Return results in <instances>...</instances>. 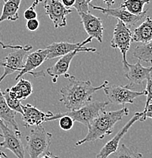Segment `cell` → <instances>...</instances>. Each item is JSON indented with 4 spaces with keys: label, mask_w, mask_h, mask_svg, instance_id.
Here are the masks:
<instances>
[{
    "label": "cell",
    "mask_w": 152,
    "mask_h": 158,
    "mask_svg": "<svg viewBox=\"0 0 152 158\" xmlns=\"http://www.w3.org/2000/svg\"><path fill=\"white\" fill-rule=\"evenodd\" d=\"M68 79L69 83L59 90L61 95L59 101L63 103L69 111L78 110L90 103L92 95L107 87L109 83L107 81H104L101 85L95 87L90 81L77 80L73 75Z\"/></svg>",
    "instance_id": "obj_1"
},
{
    "label": "cell",
    "mask_w": 152,
    "mask_h": 158,
    "mask_svg": "<svg viewBox=\"0 0 152 158\" xmlns=\"http://www.w3.org/2000/svg\"><path fill=\"white\" fill-rule=\"evenodd\" d=\"M130 110L127 107H123L115 111L103 110L87 126L88 132L84 138L76 141V146H80L87 142H93L103 139L106 135L113 133V128L118 122L121 121L123 116H127Z\"/></svg>",
    "instance_id": "obj_2"
},
{
    "label": "cell",
    "mask_w": 152,
    "mask_h": 158,
    "mask_svg": "<svg viewBox=\"0 0 152 158\" xmlns=\"http://www.w3.org/2000/svg\"><path fill=\"white\" fill-rule=\"evenodd\" d=\"M108 104H110L108 101H95L88 103L78 110L54 114L47 119V122L58 119V118L61 116H68L74 122H77L88 126L95 118L99 116V113L103 110H105L106 106Z\"/></svg>",
    "instance_id": "obj_3"
},
{
    "label": "cell",
    "mask_w": 152,
    "mask_h": 158,
    "mask_svg": "<svg viewBox=\"0 0 152 158\" xmlns=\"http://www.w3.org/2000/svg\"><path fill=\"white\" fill-rule=\"evenodd\" d=\"M52 135L41 125L34 126L26 138L27 150L30 158H40L49 151Z\"/></svg>",
    "instance_id": "obj_4"
},
{
    "label": "cell",
    "mask_w": 152,
    "mask_h": 158,
    "mask_svg": "<svg viewBox=\"0 0 152 158\" xmlns=\"http://www.w3.org/2000/svg\"><path fill=\"white\" fill-rule=\"evenodd\" d=\"M132 35L131 30L127 27L121 21L117 20L113 33V37L111 40V47L113 49H118L121 52L124 70L127 69V65L129 63L127 59V54L132 42Z\"/></svg>",
    "instance_id": "obj_5"
},
{
    "label": "cell",
    "mask_w": 152,
    "mask_h": 158,
    "mask_svg": "<svg viewBox=\"0 0 152 158\" xmlns=\"http://www.w3.org/2000/svg\"><path fill=\"white\" fill-rule=\"evenodd\" d=\"M0 129L4 138L0 142V147L11 151L18 158H25V149L21 140V131L9 128L7 123L2 119H0Z\"/></svg>",
    "instance_id": "obj_6"
},
{
    "label": "cell",
    "mask_w": 152,
    "mask_h": 158,
    "mask_svg": "<svg viewBox=\"0 0 152 158\" xmlns=\"http://www.w3.org/2000/svg\"><path fill=\"white\" fill-rule=\"evenodd\" d=\"M103 90L104 94L108 99V102L112 104H133L135 99L140 96L146 95L145 90L143 91H133L131 89H128L125 86L120 85H107Z\"/></svg>",
    "instance_id": "obj_7"
},
{
    "label": "cell",
    "mask_w": 152,
    "mask_h": 158,
    "mask_svg": "<svg viewBox=\"0 0 152 158\" xmlns=\"http://www.w3.org/2000/svg\"><path fill=\"white\" fill-rule=\"evenodd\" d=\"M80 52H96L95 48L92 47H86L75 50L73 52H70L67 55L63 56L58 59L55 65H52L46 69V73L52 77V81L53 83H56L57 80L60 76H64L66 78H69L71 75L68 74L70 65H71V61L74 58L75 56Z\"/></svg>",
    "instance_id": "obj_8"
},
{
    "label": "cell",
    "mask_w": 152,
    "mask_h": 158,
    "mask_svg": "<svg viewBox=\"0 0 152 158\" xmlns=\"http://www.w3.org/2000/svg\"><path fill=\"white\" fill-rule=\"evenodd\" d=\"M31 49H33L31 46L26 45L24 48L14 49L8 54L7 56L4 59V72L0 77V83L8 75H11L15 72H20L22 70L25 62L26 56Z\"/></svg>",
    "instance_id": "obj_9"
},
{
    "label": "cell",
    "mask_w": 152,
    "mask_h": 158,
    "mask_svg": "<svg viewBox=\"0 0 152 158\" xmlns=\"http://www.w3.org/2000/svg\"><path fill=\"white\" fill-rule=\"evenodd\" d=\"M45 15L49 16L55 28L67 25V15L73 11L65 7L59 0H44Z\"/></svg>",
    "instance_id": "obj_10"
},
{
    "label": "cell",
    "mask_w": 152,
    "mask_h": 158,
    "mask_svg": "<svg viewBox=\"0 0 152 158\" xmlns=\"http://www.w3.org/2000/svg\"><path fill=\"white\" fill-rule=\"evenodd\" d=\"M48 50L46 49H37V50L33 51L30 52L27 56V59H25L24 67L22 70L18 73V75L15 77V81H18L19 79L22 78L23 75L25 74H30L35 78L38 77H44L45 74L43 72H34L36 69L40 67L45 60H47V56H48Z\"/></svg>",
    "instance_id": "obj_11"
},
{
    "label": "cell",
    "mask_w": 152,
    "mask_h": 158,
    "mask_svg": "<svg viewBox=\"0 0 152 158\" xmlns=\"http://www.w3.org/2000/svg\"><path fill=\"white\" fill-rule=\"evenodd\" d=\"M124 72V76L129 81V83L124 86L128 89H131L151 78L152 65L150 67H144L138 60L135 64L128 63L127 69Z\"/></svg>",
    "instance_id": "obj_12"
},
{
    "label": "cell",
    "mask_w": 152,
    "mask_h": 158,
    "mask_svg": "<svg viewBox=\"0 0 152 158\" xmlns=\"http://www.w3.org/2000/svg\"><path fill=\"white\" fill-rule=\"evenodd\" d=\"M142 115H143L142 112L135 113L134 116L131 118V119L116 134V135L103 146V148H101L100 151L96 155V158H108L109 156L114 154L118 149L119 143H120V140L127 134V131L132 127V125L142 118Z\"/></svg>",
    "instance_id": "obj_13"
},
{
    "label": "cell",
    "mask_w": 152,
    "mask_h": 158,
    "mask_svg": "<svg viewBox=\"0 0 152 158\" xmlns=\"http://www.w3.org/2000/svg\"><path fill=\"white\" fill-rule=\"evenodd\" d=\"M89 6H91L93 9L100 11L102 14L105 15L111 16V17L116 18L117 20L121 21L130 29L133 26H135L140 21H142V19H145L147 11H148V10H145L142 15H134L131 13L128 12L127 10L123 9L120 6L119 8H115V9H111H111H107V8L105 9V8H102L101 6H96L92 4H89Z\"/></svg>",
    "instance_id": "obj_14"
},
{
    "label": "cell",
    "mask_w": 152,
    "mask_h": 158,
    "mask_svg": "<svg viewBox=\"0 0 152 158\" xmlns=\"http://www.w3.org/2000/svg\"><path fill=\"white\" fill-rule=\"evenodd\" d=\"M92 38L90 37H88L83 42L80 43H68V42H55L52 44L49 45L46 47L48 50V56L47 60L53 59L58 57H61L63 56L67 55L70 52H73L77 49H82L85 47L86 44L91 43Z\"/></svg>",
    "instance_id": "obj_15"
},
{
    "label": "cell",
    "mask_w": 152,
    "mask_h": 158,
    "mask_svg": "<svg viewBox=\"0 0 152 158\" xmlns=\"http://www.w3.org/2000/svg\"><path fill=\"white\" fill-rule=\"evenodd\" d=\"M22 110L24 113L21 116V118L24 121L25 127L41 126L43 123L47 122L49 118L54 115L52 112H48L47 113H43L30 103L22 105Z\"/></svg>",
    "instance_id": "obj_16"
},
{
    "label": "cell",
    "mask_w": 152,
    "mask_h": 158,
    "mask_svg": "<svg viewBox=\"0 0 152 158\" xmlns=\"http://www.w3.org/2000/svg\"><path fill=\"white\" fill-rule=\"evenodd\" d=\"M81 18V22L86 34L92 38L97 40L99 43L103 41V27L102 21L99 18L93 15L91 13H79Z\"/></svg>",
    "instance_id": "obj_17"
},
{
    "label": "cell",
    "mask_w": 152,
    "mask_h": 158,
    "mask_svg": "<svg viewBox=\"0 0 152 158\" xmlns=\"http://www.w3.org/2000/svg\"><path fill=\"white\" fill-rule=\"evenodd\" d=\"M6 91L12 99L21 101L30 97L33 91V89L30 81L21 78L15 85L10 88H7Z\"/></svg>",
    "instance_id": "obj_18"
},
{
    "label": "cell",
    "mask_w": 152,
    "mask_h": 158,
    "mask_svg": "<svg viewBox=\"0 0 152 158\" xmlns=\"http://www.w3.org/2000/svg\"><path fill=\"white\" fill-rule=\"evenodd\" d=\"M132 42L148 44L152 42V19L147 17L138 27L135 28L132 35Z\"/></svg>",
    "instance_id": "obj_19"
},
{
    "label": "cell",
    "mask_w": 152,
    "mask_h": 158,
    "mask_svg": "<svg viewBox=\"0 0 152 158\" xmlns=\"http://www.w3.org/2000/svg\"><path fill=\"white\" fill-rule=\"evenodd\" d=\"M22 0H4L0 23L4 21H14L19 19L18 10Z\"/></svg>",
    "instance_id": "obj_20"
},
{
    "label": "cell",
    "mask_w": 152,
    "mask_h": 158,
    "mask_svg": "<svg viewBox=\"0 0 152 158\" xmlns=\"http://www.w3.org/2000/svg\"><path fill=\"white\" fill-rule=\"evenodd\" d=\"M16 112L10 109L8 106L6 100L3 96L2 91L0 89V119L6 123L10 124L12 128L15 131H20L17 122L15 120Z\"/></svg>",
    "instance_id": "obj_21"
},
{
    "label": "cell",
    "mask_w": 152,
    "mask_h": 158,
    "mask_svg": "<svg viewBox=\"0 0 152 158\" xmlns=\"http://www.w3.org/2000/svg\"><path fill=\"white\" fill-rule=\"evenodd\" d=\"M149 2L150 0H123L120 7L134 15H139L144 12L143 8L145 5Z\"/></svg>",
    "instance_id": "obj_22"
},
{
    "label": "cell",
    "mask_w": 152,
    "mask_h": 158,
    "mask_svg": "<svg viewBox=\"0 0 152 158\" xmlns=\"http://www.w3.org/2000/svg\"><path fill=\"white\" fill-rule=\"evenodd\" d=\"M133 56L139 61L152 63V42L142 44L135 47Z\"/></svg>",
    "instance_id": "obj_23"
},
{
    "label": "cell",
    "mask_w": 152,
    "mask_h": 158,
    "mask_svg": "<svg viewBox=\"0 0 152 158\" xmlns=\"http://www.w3.org/2000/svg\"><path fill=\"white\" fill-rule=\"evenodd\" d=\"M108 158H142V154L127 147L125 144H122Z\"/></svg>",
    "instance_id": "obj_24"
},
{
    "label": "cell",
    "mask_w": 152,
    "mask_h": 158,
    "mask_svg": "<svg viewBox=\"0 0 152 158\" xmlns=\"http://www.w3.org/2000/svg\"><path fill=\"white\" fill-rule=\"evenodd\" d=\"M2 94L5 99H6L8 106H9L11 110H14V112H16V113H21V116H22L24 112H23L22 105H21L20 100L12 99L9 94H8V93L6 91L2 92Z\"/></svg>",
    "instance_id": "obj_25"
},
{
    "label": "cell",
    "mask_w": 152,
    "mask_h": 158,
    "mask_svg": "<svg viewBox=\"0 0 152 158\" xmlns=\"http://www.w3.org/2000/svg\"><path fill=\"white\" fill-rule=\"evenodd\" d=\"M40 0H34L32 5L24 12V17L27 21L30 19H35L37 18V13L36 11V7L40 2Z\"/></svg>",
    "instance_id": "obj_26"
},
{
    "label": "cell",
    "mask_w": 152,
    "mask_h": 158,
    "mask_svg": "<svg viewBox=\"0 0 152 158\" xmlns=\"http://www.w3.org/2000/svg\"><path fill=\"white\" fill-rule=\"evenodd\" d=\"M59 126L64 131H69L73 126L74 121L68 116H61L58 118Z\"/></svg>",
    "instance_id": "obj_27"
},
{
    "label": "cell",
    "mask_w": 152,
    "mask_h": 158,
    "mask_svg": "<svg viewBox=\"0 0 152 158\" xmlns=\"http://www.w3.org/2000/svg\"><path fill=\"white\" fill-rule=\"evenodd\" d=\"M73 8L78 11V13H90L89 5L88 4L86 0H76Z\"/></svg>",
    "instance_id": "obj_28"
},
{
    "label": "cell",
    "mask_w": 152,
    "mask_h": 158,
    "mask_svg": "<svg viewBox=\"0 0 152 158\" xmlns=\"http://www.w3.org/2000/svg\"><path fill=\"white\" fill-rule=\"evenodd\" d=\"M145 92H146V103H145V106L146 107L148 105L149 102L152 100V78L148 79L146 81V87L145 89Z\"/></svg>",
    "instance_id": "obj_29"
},
{
    "label": "cell",
    "mask_w": 152,
    "mask_h": 158,
    "mask_svg": "<svg viewBox=\"0 0 152 158\" xmlns=\"http://www.w3.org/2000/svg\"><path fill=\"white\" fill-rule=\"evenodd\" d=\"M142 113H143V115L139 119L140 122H145L147 119V118H152V100L149 102L148 106L144 109Z\"/></svg>",
    "instance_id": "obj_30"
},
{
    "label": "cell",
    "mask_w": 152,
    "mask_h": 158,
    "mask_svg": "<svg viewBox=\"0 0 152 158\" xmlns=\"http://www.w3.org/2000/svg\"><path fill=\"white\" fill-rule=\"evenodd\" d=\"M26 27L28 31H35L40 27V21L37 19L28 20L27 21V24H26Z\"/></svg>",
    "instance_id": "obj_31"
},
{
    "label": "cell",
    "mask_w": 152,
    "mask_h": 158,
    "mask_svg": "<svg viewBox=\"0 0 152 158\" xmlns=\"http://www.w3.org/2000/svg\"><path fill=\"white\" fill-rule=\"evenodd\" d=\"M0 46L2 47V49H22L24 48V47L21 45H6L4 44V43L2 42L0 40Z\"/></svg>",
    "instance_id": "obj_32"
},
{
    "label": "cell",
    "mask_w": 152,
    "mask_h": 158,
    "mask_svg": "<svg viewBox=\"0 0 152 158\" xmlns=\"http://www.w3.org/2000/svg\"><path fill=\"white\" fill-rule=\"evenodd\" d=\"M61 2L65 7L68 8V9H71L72 7L73 8L76 0H61Z\"/></svg>",
    "instance_id": "obj_33"
},
{
    "label": "cell",
    "mask_w": 152,
    "mask_h": 158,
    "mask_svg": "<svg viewBox=\"0 0 152 158\" xmlns=\"http://www.w3.org/2000/svg\"><path fill=\"white\" fill-rule=\"evenodd\" d=\"M104 2V4L107 6V9H111V7L114 4L115 2V0H102Z\"/></svg>",
    "instance_id": "obj_34"
},
{
    "label": "cell",
    "mask_w": 152,
    "mask_h": 158,
    "mask_svg": "<svg viewBox=\"0 0 152 158\" xmlns=\"http://www.w3.org/2000/svg\"><path fill=\"white\" fill-rule=\"evenodd\" d=\"M40 158H59V157H58V156H56V155H55V154H52V153L49 151L48 153H46L45 154H44L43 156H42V157H40Z\"/></svg>",
    "instance_id": "obj_35"
},
{
    "label": "cell",
    "mask_w": 152,
    "mask_h": 158,
    "mask_svg": "<svg viewBox=\"0 0 152 158\" xmlns=\"http://www.w3.org/2000/svg\"><path fill=\"white\" fill-rule=\"evenodd\" d=\"M0 157H5V158H7V155H6V154H5L3 151H0Z\"/></svg>",
    "instance_id": "obj_36"
},
{
    "label": "cell",
    "mask_w": 152,
    "mask_h": 158,
    "mask_svg": "<svg viewBox=\"0 0 152 158\" xmlns=\"http://www.w3.org/2000/svg\"><path fill=\"white\" fill-rule=\"evenodd\" d=\"M4 65H5L4 59H0V67H4Z\"/></svg>",
    "instance_id": "obj_37"
},
{
    "label": "cell",
    "mask_w": 152,
    "mask_h": 158,
    "mask_svg": "<svg viewBox=\"0 0 152 158\" xmlns=\"http://www.w3.org/2000/svg\"><path fill=\"white\" fill-rule=\"evenodd\" d=\"M92 1V0H86V2H87V3H88V4H90V2H91Z\"/></svg>",
    "instance_id": "obj_38"
},
{
    "label": "cell",
    "mask_w": 152,
    "mask_h": 158,
    "mask_svg": "<svg viewBox=\"0 0 152 158\" xmlns=\"http://www.w3.org/2000/svg\"><path fill=\"white\" fill-rule=\"evenodd\" d=\"M0 137H1V138H3V135H2V134H1V133H0Z\"/></svg>",
    "instance_id": "obj_39"
},
{
    "label": "cell",
    "mask_w": 152,
    "mask_h": 158,
    "mask_svg": "<svg viewBox=\"0 0 152 158\" xmlns=\"http://www.w3.org/2000/svg\"><path fill=\"white\" fill-rule=\"evenodd\" d=\"M40 1H41V2H42V1H43V0H40Z\"/></svg>",
    "instance_id": "obj_40"
},
{
    "label": "cell",
    "mask_w": 152,
    "mask_h": 158,
    "mask_svg": "<svg viewBox=\"0 0 152 158\" xmlns=\"http://www.w3.org/2000/svg\"><path fill=\"white\" fill-rule=\"evenodd\" d=\"M1 1H2V0H0V2H1Z\"/></svg>",
    "instance_id": "obj_41"
},
{
    "label": "cell",
    "mask_w": 152,
    "mask_h": 158,
    "mask_svg": "<svg viewBox=\"0 0 152 158\" xmlns=\"http://www.w3.org/2000/svg\"><path fill=\"white\" fill-rule=\"evenodd\" d=\"M0 158H2V157H0Z\"/></svg>",
    "instance_id": "obj_42"
}]
</instances>
